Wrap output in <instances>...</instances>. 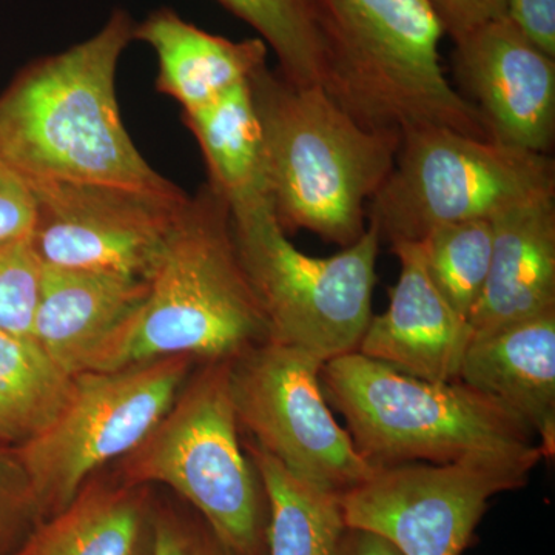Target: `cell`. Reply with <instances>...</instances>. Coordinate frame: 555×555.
<instances>
[{"instance_id": "cell-1", "label": "cell", "mask_w": 555, "mask_h": 555, "mask_svg": "<svg viewBox=\"0 0 555 555\" xmlns=\"http://www.w3.org/2000/svg\"><path fill=\"white\" fill-rule=\"evenodd\" d=\"M134 22L115 10L101 30L27 65L0 94V159L28 184L64 181L177 192L120 118L116 78Z\"/></svg>"}, {"instance_id": "cell-2", "label": "cell", "mask_w": 555, "mask_h": 555, "mask_svg": "<svg viewBox=\"0 0 555 555\" xmlns=\"http://www.w3.org/2000/svg\"><path fill=\"white\" fill-rule=\"evenodd\" d=\"M262 137V189L280 228L343 248L367 228V207L392 171L401 131L360 122L320 86L268 65L250 79Z\"/></svg>"}, {"instance_id": "cell-3", "label": "cell", "mask_w": 555, "mask_h": 555, "mask_svg": "<svg viewBox=\"0 0 555 555\" xmlns=\"http://www.w3.org/2000/svg\"><path fill=\"white\" fill-rule=\"evenodd\" d=\"M241 262L228 201L208 182L189 196L147 280V295L101 371L163 357L233 360L268 341Z\"/></svg>"}, {"instance_id": "cell-4", "label": "cell", "mask_w": 555, "mask_h": 555, "mask_svg": "<svg viewBox=\"0 0 555 555\" xmlns=\"http://www.w3.org/2000/svg\"><path fill=\"white\" fill-rule=\"evenodd\" d=\"M320 382L328 406L346 420L353 447L374 469L545 460L520 418L460 379L426 382L356 350L324 363Z\"/></svg>"}, {"instance_id": "cell-5", "label": "cell", "mask_w": 555, "mask_h": 555, "mask_svg": "<svg viewBox=\"0 0 555 555\" xmlns=\"http://www.w3.org/2000/svg\"><path fill=\"white\" fill-rule=\"evenodd\" d=\"M232 360L204 361L147 437L120 459L119 480L169 486L236 555H268V503L230 387Z\"/></svg>"}, {"instance_id": "cell-6", "label": "cell", "mask_w": 555, "mask_h": 555, "mask_svg": "<svg viewBox=\"0 0 555 555\" xmlns=\"http://www.w3.org/2000/svg\"><path fill=\"white\" fill-rule=\"evenodd\" d=\"M327 3L337 35L331 96L347 112L378 129L438 126L489 139L480 113L444 75L443 25L429 0Z\"/></svg>"}, {"instance_id": "cell-7", "label": "cell", "mask_w": 555, "mask_h": 555, "mask_svg": "<svg viewBox=\"0 0 555 555\" xmlns=\"http://www.w3.org/2000/svg\"><path fill=\"white\" fill-rule=\"evenodd\" d=\"M243 268L266 318L269 339L321 363L356 352L372 315L378 229L327 258L302 254L280 228L268 201L230 207Z\"/></svg>"}, {"instance_id": "cell-8", "label": "cell", "mask_w": 555, "mask_h": 555, "mask_svg": "<svg viewBox=\"0 0 555 555\" xmlns=\"http://www.w3.org/2000/svg\"><path fill=\"white\" fill-rule=\"evenodd\" d=\"M555 192L550 155L525 152L438 126L401 130L392 171L367 207L389 246L418 243L430 230L492 219Z\"/></svg>"}, {"instance_id": "cell-9", "label": "cell", "mask_w": 555, "mask_h": 555, "mask_svg": "<svg viewBox=\"0 0 555 555\" xmlns=\"http://www.w3.org/2000/svg\"><path fill=\"white\" fill-rule=\"evenodd\" d=\"M195 360L175 356L86 372L60 415L14 449L40 513H60L101 467L129 455L169 411Z\"/></svg>"}, {"instance_id": "cell-10", "label": "cell", "mask_w": 555, "mask_h": 555, "mask_svg": "<svg viewBox=\"0 0 555 555\" xmlns=\"http://www.w3.org/2000/svg\"><path fill=\"white\" fill-rule=\"evenodd\" d=\"M321 366L305 350L268 339L233 358L230 387L251 444L302 480L341 495L375 469L332 414Z\"/></svg>"}, {"instance_id": "cell-11", "label": "cell", "mask_w": 555, "mask_h": 555, "mask_svg": "<svg viewBox=\"0 0 555 555\" xmlns=\"http://www.w3.org/2000/svg\"><path fill=\"white\" fill-rule=\"evenodd\" d=\"M524 460L379 467L341 494L347 528L387 540L401 555H462L489 502L528 483Z\"/></svg>"}, {"instance_id": "cell-12", "label": "cell", "mask_w": 555, "mask_h": 555, "mask_svg": "<svg viewBox=\"0 0 555 555\" xmlns=\"http://www.w3.org/2000/svg\"><path fill=\"white\" fill-rule=\"evenodd\" d=\"M36 201L30 243L46 268L118 273L147 281L189 195L49 181Z\"/></svg>"}, {"instance_id": "cell-13", "label": "cell", "mask_w": 555, "mask_h": 555, "mask_svg": "<svg viewBox=\"0 0 555 555\" xmlns=\"http://www.w3.org/2000/svg\"><path fill=\"white\" fill-rule=\"evenodd\" d=\"M455 76L492 142L550 155L555 141V57L507 17L455 40Z\"/></svg>"}, {"instance_id": "cell-14", "label": "cell", "mask_w": 555, "mask_h": 555, "mask_svg": "<svg viewBox=\"0 0 555 555\" xmlns=\"http://www.w3.org/2000/svg\"><path fill=\"white\" fill-rule=\"evenodd\" d=\"M390 250L400 275L390 288L389 306L372 315L357 352L411 377L455 382L473 339L469 321L434 286L418 243L393 244Z\"/></svg>"}, {"instance_id": "cell-15", "label": "cell", "mask_w": 555, "mask_h": 555, "mask_svg": "<svg viewBox=\"0 0 555 555\" xmlns=\"http://www.w3.org/2000/svg\"><path fill=\"white\" fill-rule=\"evenodd\" d=\"M31 337L65 372H98L130 327L147 281L42 266Z\"/></svg>"}, {"instance_id": "cell-16", "label": "cell", "mask_w": 555, "mask_h": 555, "mask_svg": "<svg viewBox=\"0 0 555 555\" xmlns=\"http://www.w3.org/2000/svg\"><path fill=\"white\" fill-rule=\"evenodd\" d=\"M460 382L502 404L555 455V308L473 337Z\"/></svg>"}, {"instance_id": "cell-17", "label": "cell", "mask_w": 555, "mask_h": 555, "mask_svg": "<svg viewBox=\"0 0 555 555\" xmlns=\"http://www.w3.org/2000/svg\"><path fill=\"white\" fill-rule=\"evenodd\" d=\"M491 268L469 321L473 337L555 308V192L492 218Z\"/></svg>"}, {"instance_id": "cell-18", "label": "cell", "mask_w": 555, "mask_h": 555, "mask_svg": "<svg viewBox=\"0 0 555 555\" xmlns=\"http://www.w3.org/2000/svg\"><path fill=\"white\" fill-rule=\"evenodd\" d=\"M133 39L155 51L156 90L177 101L182 113L206 107L268 65L261 39L236 42L211 35L170 9L152 11L134 25Z\"/></svg>"}, {"instance_id": "cell-19", "label": "cell", "mask_w": 555, "mask_h": 555, "mask_svg": "<svg viewBox=\"0 0 555 555\" xmlns=\"http://www.w3.org/2000/svg\"><path fill=\"white\" fill-rule=\"evenodd\" d=\"M155 506L149 486L91 477L11 555H150Z\"/></svg>"}, {"instance_id": "cell-20", "label": "cell", "mask_w": 555, "mask_h": 555, "mask_svg": "<svg viewBox=\"0 0 555 555\" xmlns=\"http://www.w3.org/2000/svg\"><path fill=\"white\" fill-rule=\"evenodd\" d=\"M198 142L208 184L230 207L266 199L262 189V137L250 80L233 87L217 101L182 113Z\"/></svg>"}, {"instance_id": "cell-21", "label": "cell", "mask_w": 555, "mask_h": 555, "mask_svg": "<svg viewBox=\"0 0 555 555\" xmlns=\"http://www.w3.org/2000/svg\"><path fill=\"white\" fill-rule=\"evenodd\" d=\"M257 31L275 53L278 72L297 86H320L331 94L334 21L327 0H217Z\"/></svg>"}, {"instance_id": "cell-22", "label": "cell", "mask_w": 555, "mask_h": 555, "mask_svg": "<svg viewBox=\"0 0 555 555\" xmlns=\"http://www.w3.org/2000/svg\"><path fill=\"white\" fill-rule=\"evenodd\" d=\"M268 503V555H337L346 531L341 495L302 480L248 443Z\"/></svg>"}, {"instance_id": "cell-23", "label": "cell", "mask_w": 555, "mask_h": 555, "mask_svg": "<svg viewBox=\"0 0 555 555\" xmlns=\"http://www.w3.org/2000/svg\"><path fill=\"white\" fill-rule=\"evenodd\" d=\"M75 379L35 338L0 332V444L16 449L43 433Z\"/></svg>"}, {"instance_id": "cell-24", "label": "cell", "mask_w": 555, "mask_h": 555, "mask_svg": "<svg viewBox=\"0 0 555 555\" xmlns=\"http://www.w3.org/2000/svg\"><path fill=\"white\" fill-rule=\"evenodd\" d=\"M492 219H470L430 230L418 241L427 275L449 305L469 318L491 268Z\"/></svg>"}, {"instance_id": "cell-25", "label": "cell", "mask_w": 555, "mask_h": 555, "mask_svg": "<svg viewBox=\"0 0 555 555\" xmlns=\"http://www.w3.org/2000/svg\"><path fill=\"white\" fill-rule=\"evenodd\" d=\"M42 269L30 240L0 247V332L31 337Z\"/></svg>"}, {"instance_id": "cell-26", "label": "cell", "mask_w": 555, "mask_h": 555, "mask_svg": "<svg viewBox=\"0 0 555 555\" xmlns=\"http://www.w3.org/2000/svg\"><path fill=\"white\" fill-rule=\"evenodd\" d=\"M42 520L20 456L0 444V555L13 554Z\"/></svg>"}, {"instance_id": "cell-27", "label": "cell", "mask_w": 555, "mask_h": 555, "mask_svg": "<svg viewBox=\"0 0 555 555\" xmlns=\"http://www.w3.org/2000/svg\"><path fill=\"white\" fill-rule=\"evenodd\" d=\"M150 555H236L196 514L155 506Z\"/></svg>"}, {"instance_id": "cell-28", "label": "cell", "mask_w": 555, "mask_h": 555, "mask_svg": "<svg viewBox=\"0 0 555 555\" xmlns=\"http://www.w3.org/2000/svg\"><path fill=\"white\" fill-rule=\"evenodd\" d=\"M36 201L30 184L0 159V247L30 240Z\"/></svg>"}, {"instance_id": "cell-29", "label": "cell", "mask_w": 555, "mask_h": 555, "mask_svg": "<svg viewBox=\"0 0 555 555\" xmlns=\"http://www.w3.org/2000/svg\"><path fill=\"white\" fill-rule=\"evenodd\" d=\"M452 40L465 38L481 25L506 17L505 0H429Z\"/></svg>"}, {"instance_id": "cell-30", "label": "cell", "mask_w": 555, "mask_h": 555, "mask_svg": "<svg viewBox=\"0 0 555 555\" xmlns=\"http://www.w3.org/2000/svg\"><path fill=\"white\" fill-rule=\"evenodd\" d=\"M505 14L534 46L555 57V0H505Z\"/></svg>"}, {"instance_id": "cell-31", "label": "cell", "mask_w": 555, "mask_h": 555, "mask_svg": "<svg viewBox=\"0 0 555 555\" xmlns=\"http://www.w3.org/2000/svg\"><path fill=\"white\" fill-rule=\"evenodd\" d=\"M337 555H401L387 540L363 529L346 528Z\"/></svg>"}]
</instances>
